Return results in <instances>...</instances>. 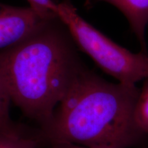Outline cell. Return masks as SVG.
<instances>
[{
  "label": "cell",
  "instance_id": "30bf717a",
  "mask_svg": "<svg viewBox=\"0 0 148 148\" xmlns=\"http://www.w3.org/2000/svg\"><path fill=\"white\" fill-rule=\"evenodd\" d=\"M92 148H110V147H103V146H100V147H94Z\"/></svg>",
  "mask_w": 148,
  "mask_h": 148
},
{
  "label": "cell",
  "instance_id": "9c48e42d",
  "mask_svg": "<svg viewBox=\"0 0 148 148\" xmlns=\"http://www.w3.org/2000/svg\"><path fill=\"white\" fill-rule=\"evenodd\" d=\"M29 6L46 20L58 18V3L53 0H27Z\"/></svg>",
  "mask_w": 148,
  "mask_h": 148
},
{
  "label": "cell",
  "instance_id": "8992f818",
  "mask_svg": "<svg viewBox=\"0 0 148 148\" xmlns=\"http://www.w3.org/2000/svg\"><path fill=\"white\" fill-rule=\"evenodd\" d=\"M40 140L25 134L16 127L0 131V148H38Z\"/></svg>",
  "mask_w": 148,
  "mask_h": 148
},
{
  "label": "cell",
  "instance_id": "7a4b0ae2",
  "mask_svg": "<svg viewBox=\"0 0 148 148\" xmlns=\"http://www.w3.org/2000/svg\"><path fill=\"white\" fill-rule=\"evenodd\" d=\"M47 21L30 36L0 51V70L11 100L45 131L82 66L67 35Z\"/></svg>",
  "mask_w": 148,
  "mask_h": 148
},
{
  "label": "cell",
  "instance_id": "6da1fadb",
  "mask_svg": "<svg viewBox=\"0 0 148 148\" xmlns=\"http://www.w3.org/2000/svg\"><path fill=\"white\" fill-rule=\"evenodd\" d=\"M140 88L110 82L84 67L56 109L44 137L58 145L129 148L145 136L135 119Z\"/></svg>",
  "mask_w": 148,
  "mask_h": 148
},
{
  "label": "cell",
  "instance_id": "277c9868",
  "mask_svg": "<svg viewBox=\"0 0 148 148\" xmlns=\"http://www.w3.org/2000/svg\"><path fill=\"white\" fill-rule=\"evenodd\" d=\"M49 21L30 6L16 7L0 3V51L25 40Z\"/></svg>",
  "mask_w": 148,
  "mask_h": 148
},
{
  "label": "cell",
  "instance_id": "3957f363",
  "mask_svg": "<svg viewBox=\"0 0 148 148\" xmlns=\"http://www.w3.org/2000/svg\"><path fill=\"white\" fill-rule=\"evenodd\" d=\"M57 16L80 49L118 82L136 84L148 78L145 51L131 52L113 42L81 17L69 1L58 3Z\"/></svg>",
  "mask_w": 148,
  "mask_h": 148
},
{
  "label": "cell",
  "instance_id": "ba28073f",
  "mask_svg": "<svg viewBox=\"0 0 148 148\" xmlns=\"http://www.w3.org/2000/svg\"><path fill=\"white\" fill-rule=\"evenodd\" d=\"M135 119L140 129L148 134V78L140 89L135 106Z\"/></svg>",
  "mask_w": 148,
  "mask_h": 148
},
{
  "label": "cell",
  "instance_id": "52a82bcc",
  "mask_svg": "<svg viewBox=\"0 0 148 148\" xmlns=\"http://www.w3.org/2000/svg\"><path fill=\"white\" fill-rule=\"evenodd\" d=\"M11 97L8 86L0 70V131L13 129L15 125L11 121L10 104Z\"/></svg>",
  "mask_w": 148,
  "mask_h": 148
},
{
  "label": "cell",
  "instance_id": "5b68a950",
  "mask_svg": "<svg viewBox=\"0 0 148 148\" xmlns=\"http://www.w3.org/2000/svg\"><path fill=\"white\" fill-rule=\"evenodd\" d=\"M117 8L127 18L143 51L146 52L145 28L148 24V0H99Z\"/></svg>",
  "mask_w": 148,
  "mask_h": 148
}]
</instances>
